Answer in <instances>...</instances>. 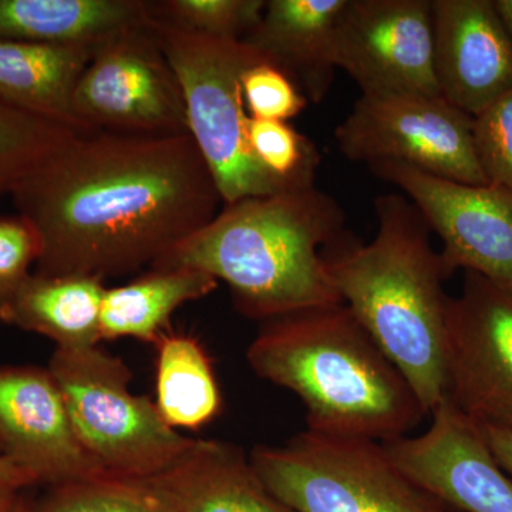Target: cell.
Listing matches in <instances>:
<instances>
[{
  "label": "cell",
  "mask_w": 512,
  "mask_h": 512,
  "mask_svg": "<svg viewBox=\"0 0 512 512\" xmlns=\"http://www.w3.org/2000/svg\"><path fill=\"white\" fill-rule=\"evenodd\" d=\"M10 197L39 239L36 274L103 282L150 269L224 204L190 134L101 130L40 161Z\"/></svg>",
  "instance_id": "1"
},
{
  "label": "cell",
  "mask_w": 512,
  "mask_h": 512,
  "mask_svg": "<svg viewBox=\"0 0 512 512\" xmlns=\"http://www.w3.org/2000/svg\"><path fill=\"white\" fill-rule=\"evenodd\" d=\"M375 238L343 232L322 256L342 302L402 372L426 412L447 399L448 276L430 228L403 194L375 200Z\"/></svg>",
  "instance_id": "2"
},
{
  "label": "cell",
  "mask_w": 512,
  "mask_h": 512,
  "mask_svg": "<svg viewBox=\"0 0 512 512\" xmlns=\"http://www.w3.org/2000/svg\"><path fill=\"white\" fill-rule=\"evenodd\" d=\"M247 360L256 376L301 399L315 433L384 444L429 417L345 303L264 320Z\"/></svg>",
  "instance_id": "3"
},
{
  "label": "cell",
  "mask_w": 512,
  "mask_h": 512,
  "mask_svg": "<svg viewBox=\"0 0 512 512\" xmlns=\"http://www.w3.org/2000/svg\"><path fill=\"white\" fill-rule=\"evenodd\" d=\"M345 222L339 202L316 185L242 198L151 268L205 272L229 286L238 312L261 322L339 305L322 252Z\"/></svg>",
  "instance_id": "4"
},
{
  "label": "cell",
  "mask_w": 512,
  "mask_h": 512,
  "mask_svg": "<svg viewBox=\"0 0 512 512\" xmlns=\"http://www.w3.org/2000/svg\"><path fill=\"white\" fill-rule=\"evenodd\" d=\"M156 32L183 92L188 134L210 168L224 205L295 190L256 161L248 141L242 74L271 60L247 43L192 35L157 20Z\"/></svg>",
  "instance_id": "5"
},
{
  "label": "cell",
  "mask_w": 512,
  "mask_h": 512,
  "mask_svg": "<svg viewBox=\"0 0 512 512\" xmlns=\"http://www.w3.org/2000/svg\"><path fill=\"white\" fill-rule=\"evenodd\" d=\"M49 370L80 443L104 473L153 480L194 444L165 423L150 397L131 392L130 367L100 346L56 349Z\"/></svg>",
  "instance_id": "6"
},
{
  "label": "cell",
  "mask_w": 512,
  "mask_h": 512,
  "mask_svg": "<svg viewBox=\"0 0 512 512\" xmlns=\"http://www.w3.org/2000/svg\"><path fill=\"white\" fill-rule=\"evenodd\" d=\"M249 460L293 512H448L377 441L306 430L284 446H256Z\"/></svg>",
  "instance_id": "7"
},
{
  "label": "cell",
  "mask_w": 512,
  "mask_h": 512,
  "mask_svg": "<svg viewBox=\"0 0 512 512\" xmlns=\"http://www.w3.org/2000/svg\"><path fill=\"white\" fill-rule=\"evenodd\" d=\"M335 138L350 161H392L456 183L490 184L478 160L473 117L441 96L362 94Z\"/></svg>",
  "instance_id": "8"
},
{
  "label": "cell",
  "mask_w": 512,
  "mask_h": 512,
  "mask_svg": "<svg viewBox=\"0 0 512 512\" xmlns=\"http://www.w3.org/2000/svg\"><path fill=\"white\" fill-rule=\"evenodd\" d=\"M72 111L90 131L188 134L183 92L158 40L156 20L97 49L74 87Z\"/></svg>",
  "instance_id": "9"
},
{
  "label": "cell",
  "mask_w": 512,
  "mask_h": 512,
  "mask_svg": "<svg viewBox=\"0 0 512 512\" xmlns=\"http://www.w3.org/2000/svg\"><path fill=\"white\" fill-rule=\"evenodd\" d=\"M369 168L399 188L436 232L448 278L463 269L512 292L511 190L456 183L392 161Z\"/></svg>",
  "instance_id": "10"
},
{
  "label": "cell",
  "mask_w": 512,
  "mask_h": 512,
  "mask_svg": "<svg viewBox=\"0 0 512 512\" xmlns=\"http://www.w3.org/2000/svg\"><path fill=\"white\" fill-rule=\"evenodd\" d=\"M447 382L464 416L512 431V292L474 272L448 299Z\"/></svg>",
  "instance_id": "11"
},
{
  "label": "cell",
  "mask_w": 512,
  "mask_h": 512,
  "mask_svg": "<svg viewBox=\"0 0 512 512\" xmlns=\"http://www.w3.org/2000/svg\"><path fill=\"white\" fill-rule=\"evenodd\" d=\"M336 64L362 94L441 96L431 0H346L336 30Z\"/></svg>",
  "instance_id": "12"
},
{
  "label": "cell",
  "mask_w": 512,
  "mask_h": 512,
  "mask_svg": "<svg viewBox=\"0 0 512 512\" xmlns=\"http://www.w3.org/2000/svg\"><path fill=\"white\" fill-rule=\"evenodd\" d=\"M431 419L420 436L383 444L396 466L448 510L512 512V477L480 427L447 399Z\"/></svg>",
  "instance_id": "13"
},
{
  "label": "cell",
  "mask_w": 512,
  "mask_h": 512,
  "mask_svg": "<svg viewBox=\"0 0 512 512\" xmlns=\"http://www.w3.org/2000/svg\"><path fill=\"white\" fill-rule=\"evenodd\" d=\"M0 447L37 484L107 474L80 443L49 367L0 366Z\"/></svg>",
  "instance_id": "14"
},
{
  "label": "cell",
  "mask_w": 512,
  "mask_h": 512,
  "mask_svg": "<svg viewBox=\"0 0 512 512\" xmlns=\"http://www.w3.org/2000/svg\"><path fill=\"white\" fill-rule=\"evenodd\" d=\"M441 96L477 117L512 89V43L494 0H431Z\"/></svg>",
  "instance_id": "15"
},
{
  "label": "cell",
  "mask_w": 512,
  "mask_h": 512,
  "mask_svg": "<svg viewBox=\"0 0 512 512\" xmlns=\"http://www.w3.org/2000/svg\"><path fill=\"white\" fill-rule=\"evenodd\" d=\"M345 5L346 0H268L261 22L242 42L318 104L335 82L336 30Z\"/></svg>",
  "instance_id": "16"
},
{
  "label": "cell",
  "mask_w": 512,
  "mask_h": 512,
  "mask_svg": "<svg viewBox=\"0 0 512 512\" xmlns=\"http://www.w3.org/2000/svg\"><path fill=\"white\" fill-rule=\"evenodd\" d=\"M153 480L175 512H293L266 488L249 454L228 441L195 439L178 463Z\"/></svg>",
  "instance_id": "17"
},
{
  "label": "cell",
  "mask_w": 512,
  "mask_h": 512,
  "mask_svg": "<svg viewBox=\"0 0 512 512\" xmlns=\"http://www.w3.org/2000/svg\"><path fill=\"white\" fill-rule=\"evenodd\" d=\"M153 19L146 0H0V39L97 50Z\"/></svg>",
  "instance_id": "18"
},
{
  "label": "cell",
  "mask_w": 512,
  "mask_h": 512,
  "mask_svg": "<svg viewBox=\"0 0 512 512\" xmlns=\"http://www.w3.org/2000/svg\"><path fill=\"white\" fill-rule=\"evenodd\" d=\"M107 286L80 275L32 272L0 302V320L55 342L56 349L99 346L100 313Z\"/></svg>",
  "instance_id": "19"
},
{
  "label": "cell",
  "mask_w": 512,
  "mask_h": 512,
  "mask_svg": "<svg viewBox=\"0 0 512 512\" xmlns=\"http://www.w3.org/2000/svg\"><path fill=\"white\" fill-rule=\"evenodd\" d=\"M96 52L0 39V101L86 130L74 120L72 97Z\"/></svg>",
  "instance_id": "20"
},
{
  "label": "cell",
  "mask_w": 512,
  "mask_h": 512,
  "mask_svg": "<svg viewBox=\"0 0 512 512\" xmlns=\"http://www.w3.org/2000/svg\"><path fill=\"white\" fill-rule=\"evenodd\" d=\"M220 282L188 268H150L128 284L106 288L100 313L101 340L136 339L156 345L185 303L205 298Z\"/></svg>",
  "instance_id": "21"
},
{
  "label": "cell",
  "mask_w": 512,
  "mask_h": 512,
  "mask_svg": "<svg viewBox=\"0 0 512 512\" xmlns=\"http://www.w3.org/2000/svg\"><path fill=\"white\" fill-rule=\"evenodd\" d=\"M156 406L174 430H198L221 412L212 359L194 336L168 330L156 343Z\"/></svg>",
  "instance_id": "22"
},
{
  "label": "cell",
  "mask_w": 512,
  "mask_h": 512,
  "mask_svg": "<svg viewBox=\"0 0 512 512\" xmlns=\"http://www.w3.org/2000/svg\"><path fill=\"white\" fill-rule=\"evenodd\" d=\"M30 512H175L154 480L100 474L50 487Z\"/></svg>",
  "instance_id": "23"
},
{
  "label": "cell",
  "mask_w": 512,
  "mask_h": 512,
  "mask_svg": "<svg viewBox=\"0 0 512 512\" xmlns=\"http://www.w3.org/2000/svg\"><path fill=\"white\" fill-rule=\"evenodd\" d=\"M84 131L0 101V198L12 194L40 161Z\"/></svg>",
  "instance_id": "24"
},
{
  "label": "cell",
  "mask_w": 512,
  "mask_h": 512,
  "mask_svg": "<svg viewBox=\"0 0 512 512\" xmlns=\"http://www.w3.org/2000/svg\"><path fill=\"white\" fill-rule=\"evenodd\" d=\"M266 0H163L154 18L170 28L210 39L242 42L261 22Z\"/></svg>",
  "instance_id": "25"
},
{
  "label": "cell",
  "mask_w": 512,
  "mask_h": 512,
  "mask_svg": "<svg viewBox=\"0 0 512 512\" xmlns=\"http://www.w3.org/2000/svg\"><path fill=\"white\" fill-rule=\"evenodd\" d=\"M248 141L254 157L276 180L289 188L315 185L320 153L308 137L288 121H248Z\"/></svg>",
  "instance_id": "26"
},
{
  "label": "cell",
  "mask_w": 512,
  "mask_h": 512,
  "mask_svg": "<svg viewBox=\"0 0 512 512\" xmlns=\"http://www.w3.org/2000/svg\"><path fill=\"white\" fill-rule=\"evenodd\" d=\"M241 89L245 109L252 119L288 121L309 104L291 77L271 62L249 67L242 74Z\"/></svg>",
  "instance_id": "27"
},
{
  "label": "cell",
  "mask_w": 512,
  "mask_h": 512,
  "mask_svg": "<svg viewBox=\"0 0 512 512\" xmlns=\"http://www.w3.org/2000/svg\"><path fill=\"white\" fill-rule=\"evenodd\" d=\"M474 143L488 183L512 191V89L474 117Z\"/></svg>",
  "instance_id": "28"
},
{
  "label": "cell",
  "mask_w": 512,
  "mask_h": 512,
  "mask_svg": "<svg viewBox=\"0 0 512 512\" xmlns=\"http://www.w3.org/2000/svg\"><path fill=\"white\" fill-rule=\"evenodd\" d=\"M40 245L28 222L0 217V302L28 278L39 259Z\"/></svg>",
  "instance_id": "29"
},
{
  "label": "cell",
  "mask_w": 512,
  "mask_h": 512,
  "mask_svg": "<svg viewBox=\"0 0 512 512\" xmlns=\"http://www.w3.org/2000/svg\"><path fill=\"white\" fill-rule=\"evenodd\" d=\"M480 429L495 460L504 468L505 473L512 477V431L491 429V427H480Z\"/></svg>",
  "instance_id": "30"
},
{
  "label": "cell",
  "mask_w": 512,
  "mask_h": 512,
  "mask_svg": "<svg viewBox=\"0 0 512 512\" xmlns=\"http://www.w3.org/2000/svg\"><path fill=\"white\" fill-rule=\"evenodd\" d=\"M36 478L9 457L0 454V490L20 491L36 485Z\"/></svg>",
  "instance_id": "31"
},
{
  "label": "cell",
  "mask_w": 512,
  "mask_h": 512,
  "mask_svg": "<svg viewBox=\"0 0 512 512\" xmlns=\"http://www.w3.org/2000/svg\"><path fill=\"white\" fill-rule=\"evenodd\" d=\"M26 508L19 491L0 490V512H23Z\"/></svg>",
  "instance_id": "32"
},
{
  "label": "cell",
  "mask_w": 512,
  "mask_h": 512,
  "mask_svg": "<svg viewBox=\"0 0 512 512\" xmlns=\"http://www.w3.org/2000/svg\"><path fill=\"white\" fill-rule=\"evenodd\" d=\"M494 6L512 43V0H494Z\"/></svg>",
  "instance_id": "33"
},
{
  "label": "cell",
  "mask_w": 512,
  "mask_h": 512,
  "mask_svg": "<svg viewBox=\"0 0 512 512\" xmlns=\"http://www.w3.org/2000/svg\"><path fill=\"white\" fill-rule=\"evenodd\" d=\"M23 512H30V508H26V510Z\"/></svg>",
  "instance_id": "34"
},
{
  "label": "cell",
  "mask_w": 512,
  "mask_h": 512,
  "mask_svg": "<svg viewBox=\"0 0 512 512\" xmlns=\"http://www.w3.org/2000/svg\"><path fill=\"white\" fill-rule=\"evenodd\" d=\"M0 454H2V447H0Z\"/></svg>",
  "instance_id": "35"
}]
</instances>
